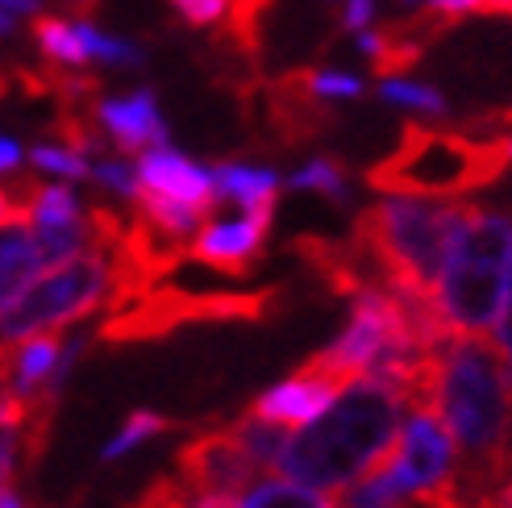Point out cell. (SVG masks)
Instances as JSON below:
<instances>
[{
	"label": "cell",
	"mask_w": 512,
	"mask_h": 508,
	"mask_svg": "<svg viewBox=\"0 0 512 508\" xmlns=\"http://www.w3.org/2000/svg\"><path fill=\"white\" fill-rule=\"evenodd\" d=\"M463 454L454 496L483 504L512 475V371L483 338H450L433 359L425 400Z\"/></svg>",
	"instance_id": "1"
},
{
	"label": "cell",
	"mask_w": 512,
	"mask_h": 508,
	"mask_svg": "<svg viewBox=\"0 0 512 508\" xmlns=\"http://www.w3.org/2000/svg\"><path fill=\"white\" fill-rule=\"evenodd\" d=\"M408 409H413V400L400 388L383 384L375 375H358L321 417L300 425L288 438L279 471L300 488L342 492L354 479L375 471L383 459H392Z\"/></svg>",
	"instance_id": "2"
},
{
	"label": "cell",
	"mask_w": 512,
	"mask_h": 508,
	"mask_svg": "<svg viewBox=\"0 0 512 508\" xmlns=\"http://www.w3.org/2000/svg\"><path fill=\"white\" fill-rule=\"evenodd\" d=\"M467 217H471V205H463V200L383 192L358 217L354 238L367 246L388 288L433 296Z\"/></svg>",
	"instance_id": "3"
},
{
	"label": "cell",
	"mask_w": 512,
	"mask_h": 508,
	"mask_svg": "<svg viewBox=\"0 0 512 508\" xmlns=\"http://www.w3.org/2000/svg\"><path fill=\"white\" fill-rule=\"evenodd\" d=\"M125 225L109 209H92V246L63 267H50L34 279L0 317V354H9L17 342L38 334H59L63 325H75L100 313L117 296V238Z\"/></svg>",
	"instance_id": "4"
},
{
	"label": "cell",
	"mask_w": 512,
	"mask_h": 508,
	"mask_svg": "<svg viewBox=\"0 0 512 508\" xmlns=\"http://www.w3.org/2000/svg\"><path fill=\"white\" fill-rule=\"evenodd\" d=\"M512 292V217L471 209L446 271L438 279V313L454 338H479L496 329Z\"/></svg>",
	"instance_id": "5"
},
{
	"label": "cell",
	"mask_w": 512,
	"mask_h": 508,
	"mask_svg": "<svg viewBox=\"0 0 512 508\" xmlns=\"http://www.w3.org/2000/svg\"><path fill=\"white\" fill-rule=\"evenodd\" d=\"M500 142L483 146L463 134L442 130H408L400 146L371 171V188L379 192H404V196H433V200H458L483 184H492L504 171Z\"/></svg>",
	"instance_id": "6"
},
{
	"label": "cell",
	"mask_w": 512,
	"mask_h": 508,
	"mask_svg": "<svg viewBox=\"0 0 512 508\" xmlns=\"http://www.w3.org/2000/svg\"><path fill=\"white\" fill-rule=\"evenodd\" d=\"M275 292H184V288H146L130 300H121L100 321L96 338L109 342H138V338H163L179 325L192 321H259L275 309Z\"/></svg>",
	"instance_id": "7"
},
{
	"label": "cell",
	"mask_w": 512,
	"mask_h": 508,
	"mask_svg": "<svg viewBox=\"0 0 512 508\" xmlns=\"http://www.w3.org/2000/svg\"><path fill=\"white\" fill-rule=\"evenodd\" d=\"M34 46L38 55L59 71H138L146 63V46L130 34L100 25L88 13H42L34 17Z\"/></svg>",
	"instance_id": "8"
},
{
	"label": "cell",
	"mask_w": 512,
	"mask_h": 508,
	"mask_svg": "<svg viewBox=\"0 0 512 508\" xmlns=\"http://www.w3.org/2000/svg\"><path fill=\"white\" fill-rule=\"evenodd\" d=\"M396 463L404 467L417 496H454L463 463H458V446L450 438V429L433 417L429 404H413L408 409L400 425Z\"/></svg>",
	"instance_id": "9"
},
{
	"label": "cell",
	"mask_w": 512,
	"mask_h": 508,
	"mask_svg": "<svg viewBox=\"0 0 512 508\" xmlns=\"http://www.w3.org/2000/svg\"><path fill=\"white\" fill-rule=\"evenodd\" d=\"M175 475L184 479L192 492H229L242 496L259 484V463L242 450L234 429H204L192 442L179 446L175 454Z\"/></svg>",
	"instance_id": "10"
},
{
	"label": "cell",
	"mask_w": 512,
	"mask_h": 508,
	"mask_svg": "<svg viewBox=\"0 0 512 508\" xmlns=\"http://www.w3.org/2000/svg\"><path fill=\"white\" fill-rule=\"evenodd\" d=\"M92 125L117 155H130V159L171 142V125H167V113L159 105L155 88H125V92L96 96Z\"/></svg>",
	"instance_id": "11"
},
{
	"label": "cell",
	"mask_w": 512,
	"mask_h": 508,
	"mask_svg": "<svg viewBox=\"0 0 512 508\" xmlns=\"http://www.w3.org/2000/svg\"><path fill=\"white\" fill-rule=\"evenodd\" d=\"M271 221H275V209H254V213L234 209L225 217H209L200 225V234L192 238V259L225 279H242L263 259Z\"/></svg>",
	"instance_id": "12"
},
{
	"label": "cell",
	"mask_w": 512,
	"mask_h": 508,
	"mask_svg": "<svg viewBox=\"0 0 512 508\" xmlns=\"http://www.w3.org/2000/svg\"><path fill=\"white\" fill-rule=\"evenodd\" d=\"M134 163H138L142 192L179 200V205H192V209H204V213H217L213 167L192 159L188 150L167 142V146H155V150H146V155H138Z\"/></svg>",
	"instance_id": "13"
},
{
	"label": "cell",
	"mask_w": 512,
	"mask_h": 508,
	"mask_svg": "<svg viewBox=\"0 0 512 508\" xmlns=\"http://www.w3.org/2000/svg\"><path fill=\"white\" fill-rule=\"evenodd\" d=\"M346 384H334V379L325 375H313V371H296L292 379H284L279 388L263 392L259 400L250 404V413H259L267 421H279V425H309L313 417H321L329 404H334V396L342 392Z\"/></svg>",
	"instance_id": "14"
},
{
	"label": "cell",
	"mask_w": 512,
	"mask_h": 508,
	"mask_svg": "<svg viewBox=\"0 0 512 508\" xmlns=\"http://www.w3.org/2000/svg\"><path fill=\"white\" fill-rule=\"evenodd\" d=\"M213 192L217 205L229 209H275L279 192H284V175H279L271 163H254V159H221L213 163Z\"/></svg>",
	"instance_id": "15"
},
{
	"label": "cell",
	"mask_w": 512,
	"mask_h": 508,
	"mask_svg": "<svg viewBox=\"0 0 512 508\" xmlns=\"http://www.w3.org/2000/svg\"><path fill=\"white\" fill-rule=\"evenodd\" d=\"M38 267H42V250H38L34 225L25 221V213L0 217V317L34 284Z\"/></svg>",
	"instance_id": "16"
},
{
	"label": "cell",
	"mask_w": 512,
	"mask_h": 508,
	"mask_svg": "<svg viewBox=\"0 0 512 508\" xmlns=\"http://www.w3.org/2000/svg\"><path fill=\"white\" fill-rule=\"evenodd\" d=\"M63 346L67 342L59 334H38V338L17 342L9 354H0L9 367V384L25 404H34L42 396V388L50 384V375H55V367L63 359Z\"/></svg>",
	"instance_id": "17"
},
{
	"label": "cell",
	"mask_w": 512,
	"mask_h": 508,
	"mask_svg": "<svg viewBox=\"0 0 512 508\" xmlns=\"http://www.w3.org/2000/svg\"><path fill=\"white\" fill-rule=\"evenodd\" d=\"M413 504H417V488L408 484L404 467L396 463V450L392 459H383L375 471L354 479L338 496V508H413Z\"/></svg>",
	"instance_id": "18"
},
{
	"label": "cell",
	"mask_w": 512,
	"mask_h": 508,
	"mask_svg": "<svg viewBox=\"0 0 512 508\" xmlns=\"http://www.w3.org/2000/svg\"><path fill=\"white\" fill-rule=\"evenodd\" d=\"M375 100L396 109V113L425 117V121H442L450 113L446 92L438 84L421 80V75H413V71H383L379 84H375Z\"/></svg>",
	"instance_id": "19"
},
{
	"label": "cell",
	"mask_w": 512,
	"mask_h": 508,
	"mask_svg": "<svg viewBox=\"0 0 512 508\" xmlns=\"http://www.w3.org/2000/svg\"><path fill=\"white\" fill-rule=\"evenodd\" d=\"M229 429H234V438L242 442V450L259 463V471H275L279 459H284V450H288V438H292L288 425L267 421L259 413H242L238 421H229Z\"/></svg>",
	"instance_id": "20"
},
{
	"label": "cell",
	"mask_w": 512,
	"mask_h": 508,
	"mask_svg": "<svg viewBox=\"0 0 512 508\" xmlns=\"http://www.w3.org/2000/svg\"><path fill=\"white\" fill-rule=\"evenodd\" d=\"M284 188L292 192H313V196H325V200H334V205H350V175L338 159H329V155H313V159H304L292 175H284Z\"/></svg>",
	"instance_id": "21"
},
{
	"label": "cell",
	"mask_w": 512,
	"mask_h": 508,
	"mask_svg": "<svg viewBox=\"0 0 512 508\" xmlns=\"http://www.w3.org/2000/svg\"><path fill=\"white\" fill-rule=\"evenodd\" d=\"M304 96L317 100V105H350V100L367 96V75L354 71V67L325 63V67H313L304 75Z\"/></svg>",
	"instance_id": "22"
},
{
	"label": "cell",
	"mask_w": 512,
	"mask_h": 508,
	"mask_svg": "<svg viewBox=\"0 0 512 508\" xmlns=\"http://www.w3.org/2000/svg\"><path fill=\"white\" fill-rule=\"evenodd\" d=\"M105 196L121 200V205H138L142 196V180H138V163L130 155H117V150H105V155L92 159V180Z\"/></svg>",
	"instance_id": "23"
},
{
	"label": "cell",
	"mask_w": 512,
	"mask_h": 508,
	"mask_svg": "<svg viewBox=\"0 0 512 508\" xmlns=\"http://www.w3.org/2000/svg\"><path fill=\"white\" fill-rule=\"evenodd\" d=\"M167 429H171V421H167L163 413L138 409V413H130V417H125V425H121L117 434L105 442V450H100V459H105V463H117V459H125V454H134L138 446H146L150 438L167 434Z\"/></svg>",
	"instance_id": "24"
},
{
	"label": "cell",
	"mask_w": 512,
	"mask_h": 508,
	"mask_svg": "<svg viewBox=\"0 0 512 508\" xmlns=\"http://www.w3.org/2000/svg\"><path fill=\"white\" fill-rule=\"evenodd\" d=\"M246 508H338V504H329L313 488L292 484V479H263V484L246 492Z\"/></svg>",
	"instance_id": "25"
},
{
	"label": "cell",
	"mask_w": 512,
	"mask_h": 508,
	"mask_svg": "<svg viewBox=\"0 0 512 508\" xmlns=\"http://www.w3.org/2000/svg\"><path fill=\"white\" fill-rule=\"evenodd\" d=\"M21 454L30 459V425L0 417V488H13Z\"/></svg>",
	"instance_id": "26"
},
{
	"label": "cell",
	"mask_w": 512,
	"mask_h": 508,
	"mask_svg": "<svg viewBox=\"0 0 512 508\" xmlns=\"http://www.w3.org/2000/svg\"><path fill=\"white\" fill-rule=\"evenodd\" d=\"M167 5L179 21H188L192 30H213V25H225L234 17L238 0H167Z\"/></svg>",
	"instance_id": "27"
},
{
	"label": "cell",
	"mask_w": 512,
	"mask_h": 508,
	"mask_svg": "<svg viewBox=\"0 0 512 508\" xmlns=\"http://www.w3.org/2000/svg\"><path fill=\"white\" fill-rule=\"evenodd\" d=\"M192 488L179 475H159L150 488H142V496L130 508H192Z\"/></svg>",
	"instance_id": "28"
},
{
	"label": "cell",
	"mask_w": 512,
	"mask_h": 508,
	"mask_svg": "<svg viewBox=\"0 0 512 508\" xmlns=\"http://www.w3.org/2000/svg\"><path fill=\"white\" fill-rule=\"evenodd\" d=\"M350 42H354V50H358V59H367L371 67H379V75L383 71H392V59H396V46H392V38H388V30H363V34H350Z\"/></svg>",
	"instance_id": "29"
},
{
	"label": "cell",
	"mask_w": 512,
	"mask_h": 508,
	"mask_svg": "<svg viewBox=\"0 0 512 508\" xmlns=\"http://www.w3.org/2000/svg\"><path fill=\"white\" fill-rule=\"evenodd\" d=\"M379 9H383V0H342L338 21H342L346 34H363V30H375L379 25Z\"/></svg>",
	"instance_id": "30"
},
{
	"label": "cell",
	"mask_w": 512,
	"mask_h": 508,
	"mask_svg": "<svg viewBox=\"0 0 512 508\" xmlns=\"http://www.w3.org/2000/svg\"><path fill=\"white\" fill-rule=\"evenodd\" d=\"M508 0H425L429 13L438 17H475V13H500Z\"/></svg>",
	"instance_id": "31"
},
{
	"label": "cell",
	"mask_w": 512,
	"mask_h": 508,
	"mask_svg": "<svg viewBox=\"0 0 512 508\" xmlns=\"http://www.w3.org/2000/svg\"><path fill=\"white\" fill-rule=\"evenodd\" d=\"M25 167H30V146L0 130V180H17Z\"/></svg>",
	"instance_id": "32"
},
{
	"label": "cell",
	"mask_w": 512,
	"mask_h": 508,
	"mask_svg": "<svg viewBox=\"0 0 512 508\" xmlns=\"http://www.w3.org/2000/svg\"><path fill=\"white\" fill-rule=\"evenodd\" d=\"M496 350H500V359L512 371V292H508V304H504V313L496 321Z\"/></svg>",
	"instance_id": "33"
},
{
	"label": "cell",
	"mask_w": 512,
	"mask_h": 508,
	"mask_svg": "<svg viewBox=\"0 0 512 508\" xmlns=\"http://www.w3.org/2000/svg\"><path fill=\"white\" fill-rule=\"evenodd\" d=\"M192 508H246L242 496H229V492H196Z\"/></svg>",
	"instance_id": "34"
},
{
	"label": "cell",
	"mask_w": 512,
	"mask_h": 508,
	"mask_svg": "<svg viewBox=\"0 0 512 508\" xmlns=\"http://www.w3.org/2000/svg\"><path fill=\"white\" fill-rule=\"evenodd\" d=\"M0 9L13 17H42V0H0Z\"/></svg>",
	"instance_id": "35"
},
{
	"label": "cell",
	"mask_w": 512,
	"mask_h": 508,
	"mask_svg": "<svg viewBox=\"0 0 512 508\" xmlns=\"http://www.w3.org/2000/svg\"><path fill=\"white\" fill-rule=\"evenodd\" d=\"M9 213H21V196H17V188L0 180V217H9Z\"/></svg>",
	"instance_id": "36"
},
{
	"label": "cell",
	"mask_w": 512,
	"mask_h": 508,
	"mask_svg": "<svg viewBox=\"0 0 512 508\" xmlns=\"http://www.w3.org/2000/svg\"><path fill=\"white\" fill-rule=\"evenodd\" d=\"M0 508H30L17 488H0Z\"/></svg>",
	"instance_id": "37"
},
{
	"label": "cell",
	"mask_w": 512,
	"mask_h": 508,
	"mask_svg": "<svg viewBox=\"0 0 512 508\" xmlns=\"http://www.w3.org/2000/svg\"><path fill=\"white\" fill-rule=\"evenodd\" d=\"M13 25H17V17L0 9V38H9V34H13Z\"/></svg>",
	"instance_id": "38"
},
{
	"label": "cell",
	"mask_w": 512,
	"mask_h": 508,
	"mask_svg": "<svg viewBox=\"0 0 512 508\" xmlns=\"http://www.w3.org/2000/svg\"><path fill=\"white\" fill-rule=\"evenodd\" d=\"M500 150H504V163L512 167V134H504V138H500Z\"/></svg>",
	"instance_id": "39"
},
{
	"label": "cell",
	"mask_w": 512,
	"mask_h": 508,
	"mask_svg": "<svg viewBox=\"0 0 512 508\" xmlns=\"http://www.w3.org/2000/svg\"><path fill=\"white\" fill-rule=\"evenodd\" d=\"M400 9H425V0H396Z\"/></svg>",
	"instance_id": "40"
},
{
	"label": "cell",
	"mask_w": 512,
	"mask_h": 508,
	"mask_svg": "<svg viewBox=\"0 0 512 508\" xmlns=\"http://www.w3.org/2000/svg\"><path fill=\"white\" fill-rule=\"evenodd\" d=\"M504 13H512V0H508V5H504Z\"/></svg>",
	"instance_id": "41"
},
{
	"label": "cell",
	"mask_w": 512,
	"mask_h": 508,
	"mask_svg": "<svg viewBox=\"0 0 512 508\" xmlns=\"http://www.w3.org/2000/svg\"><path fill=\"white\" fill-rule=\"evenodd\" d=\"M471 508H483V504H471Z\"/></svg>",
	"instance_id": "42"
}]
</instances>
